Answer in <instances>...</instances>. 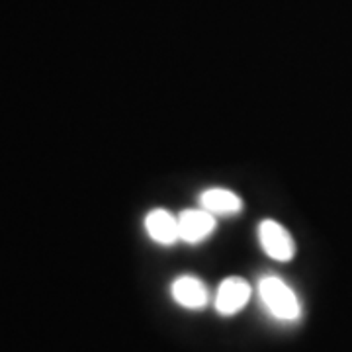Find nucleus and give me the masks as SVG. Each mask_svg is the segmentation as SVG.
<instances>
[{"label":"nucleus","mask_w":352,"mask_h":352,"mask_svg":"<svg viewBox=\"0 0 352 352\" xmlns=\"http://www.w3.org/2000/svg\"><path fill=\"white\" fill-rule=\"evenodd\" d=\"M258 294L264 307L280 321H296L302 317L300 300L284 280L276 276L263 278L258 284Z\"/></svg>","instance_id":"obj_1"},{"label":"nucleus","mask_w":352,"mask_h":352,"mask_svg":"<svg viewBox=\"0 0 352 352\" xmlns=\"http://www.w3.org/2000/svg\"><path fill=\"white\" fill-rule=\"evenodd\" d=\"M258 239L263 245L264 252L280 263H288L294 258V241L289 237V233L280 226L274 219H264L258 226Z\"/></svg>","instance_id":"obj_2"},{"label":"nucleus","mask_w":352,"mask_h":352,"mask_svg":"<svg viewBox=\"0 0 352 352\" xmlns=\"http://www.w3.org/2000/svg\"><path fill=\"white\" fill-rule=\"evenodd\" d=\"M251 300V286L243 278H226L215 296V309L221 315H235Z\"/></svg>","instance_id":"obj_3"},{"label":"nucleus","mask_w":352,"mask_h":352,"mask_svg":"<svg viewBox=\"0 0 352 352\" xmlns=\"http://www.w3.org/2000/svg\"><path fill=\"white\" fill-rule=\"evenodd\" d=\"M215 217L206 210H184L178 215V237L186 243H198L212 235Z\"/></svg>","instance_id":"obj_4"},{"label":"nucleus","mask_w":352,"mask_h":352,"mask_svg":"<svg viewBox=\"0 0 352 352\" xmlns=\"http://www.w3.org/2000/svg\"><path fill=\"white\" fill-rule=\"evenodd\" d=\"M170 294H173L175 302L186 309H201L210 300L206 284L194 276L176 278L170 286Z\"/></svg>","instance_id":"obj_5"},{"label":"nucleus","mask_w":352,"mask_h":352,"mask_svg":"<svg viewBox=\"0 0 352 352\" xmlns=\"http://www.w3.org/2000/svg\"><path fill=\"white\" fill-rule=\"evenodd\" d=\"M145 229L149 237L161 245H173L178 241V217L168 214L166 210H153L145 217Z\"/></svg>","instance_id":"obj_6"},{"label":"nucleus","mask_w":352,"mask_h":352,"mask_svg":"<svg viewBox=\"0 0 352 352\" xmlns=\"http://www.w3.org/2000/svg\"><path fill=\"white\" fill-rule=\"evenodd\" d=\"M200 204L201 210L210 212L212 215L237 214L241 210V206H243V201H241L239 196H237L235 192H231V190L226 188L206 190V192L201 194Z\"/></svg>","instance_id":"obj_7"}]
</instances>
